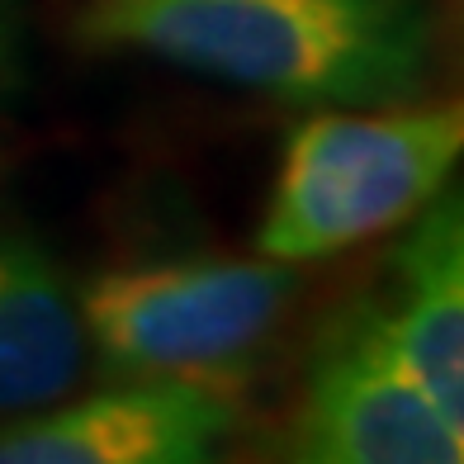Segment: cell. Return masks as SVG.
Here are the masks:
<instances>
[{
    "instance_id": "cell-4",
    "label": "cell",
    "mask_w": 464,
    "mask_h": 464,
    "mask_svg": "<svg viewBox=\"0 0 464 464\" xmlns=\"http://www.w3.org/2000/svg\"><path fill=\"white\" fill-rule=\"evenodd\" d=\"M280 464H464V431L393 370L355 308L313 355Z\"/></svg>"
},
{
    "instance_id": "cell-7",
    "label": "cell",
    "mask_w": 464,
    "mask_h": 464,
    "mask_svg": "<svg viewBox=\"0 0 464 464\" xmlns=\"http://www.w3.org/2000/svg\"><path fill=\"white\" fill-rule=\"evenodd\" d=\"M86 370V327L53 256L29 237H0V417L67 398Z\"/></svg>"
},
{
    "instance_id": "cell-6",
    "label": "cell",
    "mask_w": 464,
    "mask_h": 464,
    "mask_svg": "<svg viewBox=\"0 0 464 464\" xmlns=\"http://www.w3.org/2000/svg\"><path fill=\"white\" fill-rule=\"evenodd\" d=\"M408 237L389 256V289L365 304L393 370L464 431V214L459 195H440L403 223Z\"/></svg>"
},
{
    "instance_id": "cell-1",
    "label": "cell",
    "mask_w": 464,
    "mask_h": 464,
    "mask_svg": "<svg viewBox=\"0 0 464 464\" xmlns=\"http://www.w3.org/2000/svg\"><path fill=\"white\" fill-rule=\"evenodd\" d=\"M76 29L299 110L417 100L440 38L427 0H86Z\"/></svg>"
},
{
    "instance_id": "cell-8",
    "label": "cell",
    "mask_w": 464,
    "mask_h": 464,
    "mask_svg": "<svg viewBox=\"0 0 464 464\" xmlns=\"http://www.w3.org/2000/svg\"><path fill=\"white\" fill-rule=\"evenodd\" d=\"M24 67H19V24H14V5L10 0H0V100H5Z\"/></svg>"
},
{
    "instance_id": "cell-5",
    "label": "cell",
    "mask_w": 464,
    "mask_h": 464,
    "mask_svg": "<svg viewBox=\"0 0 464 464\" xmlns=\"http://www.w3.org/2000/svg\"><path fill=\"white\" fill-rule=\"evenodd\" d=\"M237 427V389L119 379L0 427V464H218Z\"/></svg>"
},
{
    "instance_id": "cell-2",
    "label": "cell",
    "mask_w": 464,
    "mask_h": 464,
    "mask_svg": "<svg viewBox=\"0 0 464 464\" xmlns=\"http://www.w3.org/2000/svg\"><path fill=\"white\" fill-rule=\"evenodd\" d=\"M464 152L459 104H351L294 123L276 166L256 251L313 266L417 218Z\"/></svg>"
},
{
    "instance_id": "cell-3",
    "label": "cell",
    "mask_w": 464,
    "mask_h": 464,
    "mask_svg": "<svg viewBox=\"0 0 464 464\" xmlns=\"http://www.w3.org/2000/svg\"><path fill=\"white\" fill-rule=\"evenodd\" d=\"M299 266L270 256H171L114 266L81 289L86 351L119 379L237 389L280 332Z\"/></svg>"
}]
</instances>
